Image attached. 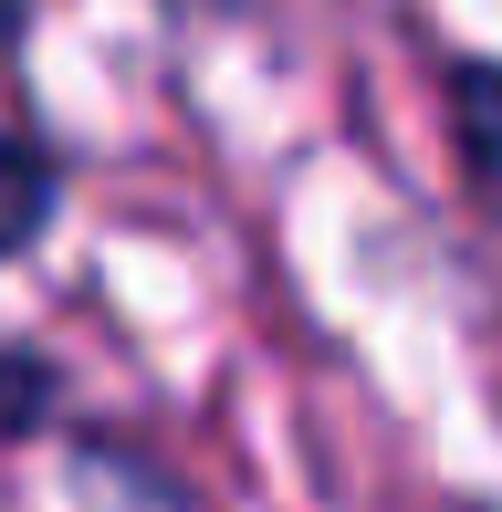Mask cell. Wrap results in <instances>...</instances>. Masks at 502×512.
<instances>
[{
	"label": "cell",
	"instance_id": "7a4b0ae2",
	"mask_svg": "<svg viewBox=\"0 0 502 512\" xmlns=\"http://www.w3.org/2000/svg\"><path fill=\"white\" fill-rule=\"evenodd\" d=\"M0 21H21V0H0Z\"/></svg>",
	"mask_w": 502,
	"mask_h": 512
},
{
	"label": "cell",
	"instance_id": "6da1fadb",
	"mask_svg": "<svg viewBox=\"0 0 502 512\" xmlns=\"http://www.w3.org/2000/svg\"><path fill=\"white\" fill-rule=\"evenodd\" d=\"M450 147L471 199L502 220V63H450Z\"/></svg>",
	"mask_w": 502,
	"mask_h": 512
}]
</instances>
